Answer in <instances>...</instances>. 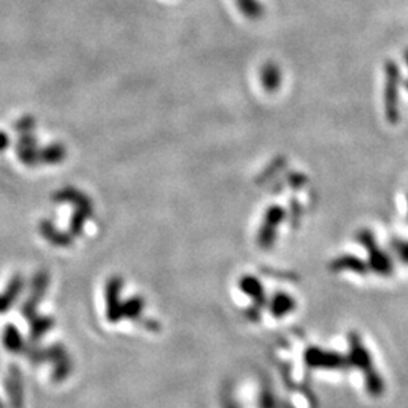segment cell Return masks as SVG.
<instances>
[{
    "instance_id": "6da1fadb",
    "label": "cell",
    "mask_w": 408,
    "mask_h": 408,
    "mask_svg": "<svg viewBox=\"0 0 408 408\" xmlns=\"http://www.w3.org/2000/svg\"><path fill=\"white\" fill-rule=\"evenodd\" d=\"M349 367H355L365 375L366 390L371 396H381L384 392V381L374 366L372 357L357 334L349 336Z\"/></svg>"
},
{
    "instance_id": "7a4b0ae2",
    "label": "cell",
    "mask_w": 408,
    "mask_h": 408,
    "mask_svg": "<svg viewBox=\"0 0 408 408\" xmlns=\"http://www.w3.org/2000/svg\"><path fill=\"white\" fill-rule=\"evenodd\" d=\"M304 362L310 369H322V371H342L349 367L348 357L333 351H324L316 346L307 349Z\"/></svg>"
},
{
    "instance_id": "3957f363",
    "label": "cell",
    "mask_w": 408,
    "mask_h": 408,
    "mask_svg": "<svg viewBox=\"0 0 408 408\" xmlns=\"http://www.w3.org/2000/svg\"><path fill=\"white\" fill-rule=\"evenodd\" d=\"M46 351H47V362H52L55 365L53 372H52L53 381L61 383L67 380V376L73 371V363L65 349L60 345H55L52 348L46 349Z\"/></svg>"
},
{
    "instance_id": "277c9868",
    "label": "cell",
    "mask_w": 408,
    "mask_h": 408,
    "mask_svg": "<svg viewBox=\"0 0 408 408\" xmlns=\"http://www.w3.org/2000/svg\"><path fill=\"white\" fill-rule=\"evenodd\" d=\"M6 393L9 397L11 408H23L25 407V390H23V378L22 372L15 365L9 367V374L6 378Z\"/></svg>"
},
{
    "instance_id": "5b68a950",
    "label": "cell",
    "mask_w": 408,
    "mask_h": 408,
    "mask_svg": "<svg viewBox=\"0 0 408 408\" xmlns=\"http://www.w3.org/2000/svg\"><path fill=\"white\" fill-rule=\"evenodd\" d=\"M239 11L244 14L250 20H259L264 15V6L260 0H236Z\"/></svg>"
},
{
    "instance_id": "8992f818",
    "label": "cell",
    "mask_w": 408,
    "mask_h": 408,
    "mask_svg": "<svg viewBox=\"0 0 408 408\" xmlns=\"http://www.w3.org/2000/svg\"><path fill=\"white\" fill-rule=\"evenodd\" d=\"M4 340H5V346H6L8 351H11V353H22V351H25V345L22 342V337H20V334H18V332L14 327H8L6 328Z\"/></svg>"
},
{
    "instance_id": "52a82bcc",
    "label": "cell",
    "mask_w": 408,
    "mask_h": 408,
    "mask_svg": "<svg viewBox=\"0 0 408 408\" xmlns=\"http://www.w3.org/2000/svg\"><path fill=\"white\" fill-rule=\"evenodd\" d=\"M292 308H294V301H292V298H289L286 295L276 297L274 303H272V313L278 318L286 315Z\"/></svg>"
},
{
    "instance_id": "ba28073f",
    "label": "cell",
    "mask_w": 408,
    "mask_h": 408,
    "mask_svg": "<svg viewBox=\"0 0 408 408\" xmlns=\"http://www.w3.org/2000/svg\"><path fill=\"white\" fill-rule=\"evenodd\" d=\"M224 407H226V408H239V407L236 405V402L233 401V400H227L226 404H224Z\"/></svg>"
},
{
    "instance_id": "9c48e42d",
    "label": "cell",
    "mask_w": 408,
    "mask_h": 408,
    "mask_svg": "<svg viewBox=\"0 0 408 408\" xmlns=\"http://www.w3.org/2000/svg\"><path fill=\"white\" fill-rule=\"evenodd\" d=\"M0 408H5V405H4V402H2V401H0Z\"/></svg>"
},
{
    "instance_id": "30bf717a",
    "label": "cell",
    "mask_w": 408,
    "mask_h": 408,
    "mask_svg": "<svg viewBox=\"0 0 408 408\" xmlns=\"http://www.w3.org/2000/svg\"><path fill=\"white\" fill-rule=\"evenodd\" d=\"M407 61H408V53H407Z\"/></svg>"
}]
</instances>
